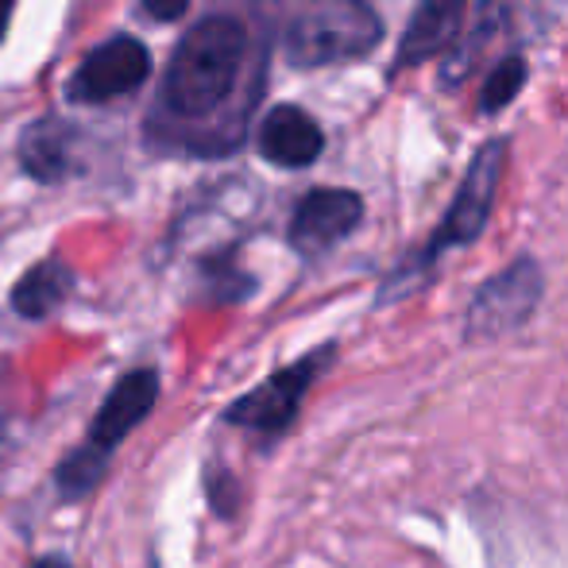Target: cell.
<instances>
[{
	"mask_svg": "<svg viewBox=\"0 0 568 568\" xmlns=\"http://www.w3.org/2000/svg\"><path fill=\"white\" fill-rule=\"evenodd\" d=\"M155 398H159V375L151 372V367H135V372H128L124 379L109 390L98 418H93L90 442L59 464V487L67 499L85 495L101 476H105L109 456L116 453V445L124 442L143 418H148Z\"/></svg>",
	"mask_w": 568,
	"mask_h": 568,
	"instance_id": "cell-3",
	"label": "cell"
},
{
	"mask_svg": "<svg viewBox=\"0 0 568 568\" xmlns=\"http://www.w3.org/2000/svg\"><path fill=\"white\" fill-rule=\"evenodd\" d=\"M507 171V140H491L476 151L471 166L464 171L460 190H456L453 205L445 210L442 225L429 236V244L422 247V263H434L437 255H445L449 247L471 244V240L484 232L487 217L495 210V197H499V182Z\"/></svg>",
	"mask_w": 568,
	"mask_h": 568,
	"instance_id": "cell-4",
	"label": "cell"
},
{
	"mask_svg": "<svg viewBox=\"0 0 568 568\" xmlns=\"http://www.w3.org/2000/svg\"><path fill=\"white\" fill-rule=\"evenodd\" d=\"M541 302V267L534 260H515L507 271L487 278L464 314V341H499L523 329Z\"/></svg>",
	"mask_w": 568,
	"mask_h": 568,
	"instance_id": "cell-5",
	"label": "cell"
},
{
	"mask_svg": "<svg viewBox=\"0 0 568 568\" xmlns=\"http://www.w3.org/2000/svg\"><path fill=\"white\" fill-rule=\"evenodd\" d=\"M329 356H333V348L310 352L298 364L275 372L255 390H247L244 398H236L225 410V422L240 429H252V434H263V437L286 434L291 422L298 418L302 403H306V390L314 387V379L325 372V364H329Z\"/></svg>",
	"mask_w": 568,
	"mask_h": 568,
	"instance_id": "cell-6",
	"label": "cell"
},
{
	"mask_svg": "<svg viewBox=\"0 0 568 568\" xmlns=\"http://www.w3.org/2000/svg\"><path fill=\"white\" fill-rule=\"evenodd\" d=\"M148 74H151L148 47L132 36H116V39H109V43H101L98 51L85 54L78 74L70 78V93H74L78 101L124 98V93L140 90Z\"/></svg>",
	"mask_w": 568,
	"mask_h": 568,
	"instance_id": "cell-7",
	"label": "cell"
},
{
	"mask_svg": "<svg viewBox=\"0 0 568 568\" xmlns=\"http://www.w3.org/2000/svg\"><path fill=\"white\" fill-rule=\"evenodd\" d=\"M190 0H143V8H148L155 20H179L182 12H186Z\"/></svg>",
	"mask_w": 568,
	"mask_h": 568,
	"instance_id": "cell-14",
	"label": "cell"
},
{
	"mask_svg": "<svg viewBox=\"0 0 568 568\" xmlns=\"http://www.w3.org/2000/svg\"><path fill=\"white\" fill-rule=\"evenodd\" d=\"M364 217V202L352 190H314L298 202L291 221V244L306 255L329 252L344 236H352Z\"/></svg>",
	"mask_w": 568,
	"mask_h": 568,
	"instance_id": "cell-8",
	"label": "cell"
},
{
	"mask_svg": "<svg viewBox=\"0 0 568 568\" xmlns=\"http://www.w3.org/2000/svg\"><path fill=\"white\" fill-rule=\"evenodd\" d=\"M523 85H526V62L518 59V54H510L507 62H499V67L487 74L484 90H479V113H499V109H507L510 101L518 98Z\"/></svg>",
	"mask_w": 568,
	"mask_h": 568,
	"instance_id": "cell-13",
	"label": "cell"
},
{
	"mask_svg": "<svg viewBox=\"0 0 568 568\" xmlns=\"http://www.w3.org/2000/svg\"><path fill=\"white\" fill-rule=\"evenodd\" d=\"M464 8L468 0H422L414 20L406 23V36L395 51V74L398 70H414L422 62L437 59L460 39Z\"/></svg>",
	"mask_w": 568,
	"mask_h": 568,
	"instance_id": "cell-9",
	"label": "cell"
},
{
	"mask_svg": "<svg viewBox=\"0 0 568 568\" xmlns=\"http://www.w3.org/2000/svg\"><path fill=\"white\" fill-rule=\"evenodd\" d=\"M70 128L62 120H36L20 140V163L31 179L54 182L70 166Z\"/></svg>",
	"mask_w": 568,
	"mask_h": 568,
	"instance_id": "cell-11",
	"label": "cell"
},
{
	"mask_svg": "<svg viewBox=\"0 0 568 568\" xmlns=\"http://www.w3.org/2000/svg\"><path fill=\"white\" fill-rule=\"evenodd\" d=\"M325 148V135L317 120L294 105L271 109L260 128V151L275 166H310Z\"/></svg>",
	"mask_w": 568,
	"mask_h": 568,
	"instance_id": "cell-10",
	"label": "cell"
},
{
	"mask_svg": "<svg viewBox=\"0 0 568 568\" xmlns=\"http://www.w3.org/2000/svg\"><path fill=\"white\" fill-rule=\"evenodd\" d=\"M383 20L367 0H302L286 28V59L294 67H333L364 59L379 47Z\"/></svg>",
	"mask_w": 568,
	"mask_h": 568,
	"instance_id": "cell-2",
	"label": "cell"
},
{
	"mask_svg": "<svg viewBox=\"0 0 568 568\" xmlns=\"http://www.w3.org/2000/svg\"><path fill=\"white\" fill-rule=\"evenodd\" d=\"M12 8H16V0H0V36L8 31V20H12Z\"/></svg>",
	"mask_w": 568,
	"mask_h": 568,
	"instance_id": "cell-15",
	"label": "cell"
},
{
	"mask_svg": "<svg viewBox=\"0 0 568 568\" xmlns=\"http://www.w3.org/2000/svg\"><path fill=\"white\" fill-rule=\"evenodd\" d=\"M74 286V275L62 260H43L39 267H31L28 275L16 283L12 306L23 317H47L54 306H62V298Z\"/></svg>",
	"mask_w": 568,
	"mask_h": 568,
	"instance_id": "cell-12",
	"label": "cell"
},
{
	"mask_svg": "<svg viewBox=\"0 0 568 568\" xmlns=\"http://www.w3.org/2000/svg\"><path fill=\"white\" fill-rule=\"evenodd\" d=\"M247 54V31L232 16H210L194 23L179 43L163 78V105L174 116H210L236 90Z\"/></svg>",
	"mask_w": 568,
	"mask_h": 568,
	"instance_id": "cell-1",
	"label": "cell"
},
{
	"mask_svg": "<svg viewBox=\"0 0 568 568\" xmlns=\"http://www.w3.org/2000/svg\"><path fill=\"white\" fill-rule=\"evenodd\" d=\"M31 568H70V561H67V557H39Z\"/></svg>",
	"mask_w": 568,
	"mask_h": 568,
	"instance_id": "cell-16",
	"label": "cell"
}]
</instances>
